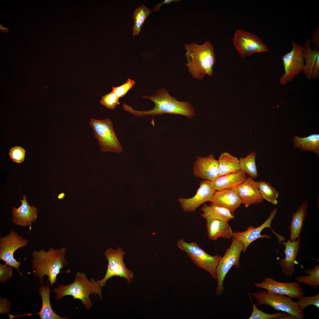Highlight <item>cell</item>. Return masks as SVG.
Wrapping results in <instances>:
<instances>
[{
	"mask_svg": "<svg viewBox=\"0 0 319 319\" xmlns=\"http://www.w3.org/2000/svg\"><path fill=\"white\" fill-rule=\"evenodd\" d=\"M142 97L154 102V106L153 109L147 110H136L125 103L122 105L123 109L137 117L152 116L153 119L152 124L153 126L155 125L154 117L157 115L164 114L180 115L189 118H192L195 115L194 108L189 101L178 100L171 95L166 89H160L152 95L142 96Z\"/></svg>",
	"mask_w": 319,
	"mask_h": 319,
	"instance_id": "1",
	"label": "cell"
},
{
	"mask_svg": "<svg viewBox=\"0 0 319 319\" xmlns=\"http://www.w3.org/2000/svg\"><path fill=\"white\" fill-rule=\"evenodd\" d=\"M66 248L62 247L59 249L50 247L46 251L43 249L34 250L32 254V267L34 276L40 279L43 283L45 275L48 276L50 287L56 283L57 276L64 267L68 264L65 258Z\"/></svg>",
	"mask_w": 319,
	"mask_h": 319,
	"instance_id": "2",
	"label": "cell"
},
{
	"mask_svg": "<svg viewBox=\"0 0 319 319\" xmlns=\"http://www.w3.org/2000/svg\"><path fill=\"white\" fill-rule=\"evenodd\" d=\"M186 64L189 73L195 79H202L207 75H213V68L216 63L214 47L210 42L200 45L193 42L185 44Z\"/></svg>",
	"mask_w": 319,
	"mask_h": 319,
	"instance_id": "3",
	"label": "cell"
},
{
	"mask_svg": "<svg viewBox=\"0 0 319 319\" xmlns=\"http://www.w3.org/2000/svg\"><path fill=\"white\" fill-rule=\"evenodd\" d=\"M102 288L94 279L92 278L89 280L85 273L78 271L72 283L64 285L58 284V287H54L53 290L56 294V299L61 300L64 296H71L74 299L80 300L85 308L89 310L93 305L90 295L94 294L96 297L97 294L101 299Z\"/></svg>",
	"mask_w": 319,
	"mask_h": 319,
	"instance_id": "4",
	"label": "cell"
},
{
	"mask_svg": "<svg viewBox=\"0 0 319 319\" xmlns=\"http://www.w3.org/2000/svg\"><path fill=\"white\" fill-rule=\"evenodd\" d=\"M176 245L178 248L185 253L197 267L206 270L213 278L217 279V269L221 256L211 255L196 242H188L183 239L178 240Z\"/></svg>",
	"mask_w": 319,
	"mask_h": 319,
	"instance_id": "5",
	"label": "cell"
},
{
	"mask_svg": "<svg viewBox=\"0 0 319 319\" xmlns=\"http://www.w3.org/2000/svg\"><path fill=\"white\" fill-rule=\"evenodd\" d=\"M257 301L256 305H268L277 311H280L290 314L296 319H303L304 311L299 307L296 302L285 295L268 292L260 291L251 294Z\"/></svg>",
	"mask_w": 319,
	"mask_h": 319,
	"instance_id": "6",
	"label": "cell"
},
{
	"mask_svg": "<svg viewBox=\"0 0 319 319\" xmlns=\"http://www.w3.org/2000/svg\"><path fill=\"white\" fill-rule=\"evenodd\" d=\"M90 125L101 151L118 153L122 152V146L117 137L110 119L100 120L91 118Z\"/></svg>",
	"mask_w": 319,
	"mask_h": 319,
	"instance_id": "7",
	"label": "cell"
},
{
	"mask_svg": "<svg viewBox=\"0 0 319 319\" xmlns=\"http://www.w3.org/2000/svg\"><path fill=\"white\" fill-rule=\"evenodd\" d=\"M243 245L240 241L232 238L231 245L222 257L217 269V284L216 294L220 296L224 289L223 282L225 276L231 268L234 266L238 269L240 267L239 260L242 251Z\"/></svg>",
	"mask_w": 319,
	"mask_h": 319,
	"instance_id": "8",
	"label": "cell"
},
{
	"mask_svg": "<svg viewBox=\"0 0 319 319\" xmlns=\"http://www.w3.org/2000/svg\"><path fill=\"white\" fill-rule=\"evenodd\" d=\"M125 254L120 247L116 250L109 248L105 251V256L108 261L106 273L103 279L97 280L102 287L106 285L108 279L115 276L124 278L129 283L132 282L134 272L128 269L124 264L123 257Z\"/></svg>",
	"mask_w": 319,
	"mask_h": 319,
	"instance_id": "9",
	"label": "cell"
},
{
	"mask_svg": "<svg viewBox=\"0 0 319 319\" xmlns=\"http://www.w3.org/2000/svg\"><path fill=\"white\" fill-rule=\"evenodd\" d=\"M232 40L234 46L242 58L269 51L268 48L258 36L242 29L236 30Z\"/></svg>",
	"mask_w": 319,
	"mask_h": 319,
	"instance_id": "10",
	"label": "cell"
},
{
	"mask_svg": "<svg viewBox=\"0 0 319 319\" xmlns=\"http://www.w3.org/2000/svg\"><path fill=\"white\" fill-rule=\"evenodd\" d=\"M292 48L282 58L284 74L279 79V83L285 85L302 72L304 65L303 46L292 43Z\"/></svg>",
	"mask_w": 319,
	"mask_h": 319,
	"instance_id": "11",
	"label": "cell"
},
{
	"mask_svg": "<svg viewBox=\"0 0 319 319\" xmlns=\"http://www.w3.org/2000/svg\"><path fill=\"white\" fill-rule=\"evenodd\" d=\"M28 241L14 230L6 236L0 238V259L17 269L19 273V267L21 265L14 257V252L19 248L25 247Z\"/></svg>",
	"mask_w": 319,
	"mask_h": 319,
	"instance_id": "12",
	"label": "cell"
},
{
	"mask_svg": "<svg viewBox=\"0 0 319 319\" xmlns=\"http://www.w3.org/2000/svg\"><path fill=\"white\" fill-rule=\"evenodd\" d=\"M216 191L212 182L203 180L195 196L188 198H180L178 201L183 211L193 212L206 202H210Z\"/></svg>",
	"mask_w": 319,
	"mask_h": 319,
	"instance_id": "13",
	"label": "cell"
},
{
	"mask_svg": "<svg viewBox=\"0 0 319 319\" xmlns=\"http://www.w3.org/2000/svg\"><path fill=\"white\" fill-rule=\"evenodd\" d=\"M256 287L266 289L273 293L284 295L291 298L299 299L304 295L303 289L297 282H281L271 278H265L260 282L253 283Z\"/></svg>",
	"mask_w": 319,
	"mask_h": 319,
	"instance_id": "14",
	"label": "cell"
},
{
	"mask_svg": "<svg viewBox=\"0 0 319 319\" xmlns=\"http://www.w3.org/2000/svg\"><path fill=\"white\" fill-rule=\"evenodd\" d=\"M277 212V209L276 208L274 209L267 220L258 227L255 228L250 225L244 232H233L232 238L238 240L242 242L243 245V252H245L249 245L255 240L262 238L268 239L271 238L269 235H261V233L262 231L266 228H271V222Z\"/></svg>",
	"mask_w": 319,
	"mask_h": 319,
	"instance_id": "15",
	"label": "cell"
},
{
	"mask_svg": "<svg viewBox=\"0 0 319 319\" xmlns=\"http://www.w3.org/2000/svg\"><path fill=\"white\" fill-rule=\"evenodd\" d=\"M194 176L212 182L219 176L217 160L211 154L206 157H196L193 168Z\"/></svg>",
	"mask_w": 319,
	"mask_h": 319,
	"instance_id": "16",
	"label": "cell"
},
{
	"mask_svg": "<svg viewBox=\"0 0 319 319\" xmlns=\"http://www.w3.org/2000/svg\"><path fill=\"white\" fill-rule=\"evenodd\" d=\"M234 191L246 207L252 204L261 203L264 200L259 190L258 181L249 176Z\"/></svg>",
	"mask_w": 319,
	"mask_h": 319,
	"instance_id": "17",
	"label": "cell"
},
{
	"mask_svg": "<svg viewBox=\"0 0 319 319\" xmlns=\"http://www.w3.org/2000/svg\"><path fill=\"white\" fill-rule=\"evenodd\" d=\"M310 40L307 39L303 46L304 65L302 72L308 80L319 77V50L315 46L312 48Z\"/></svg>",
	"mask_w": 319,
	"mask_h": 319,
	"instance_id": "18",
	"label": "cell"
},
{
	"mask_svg": "<svg viewBox=\"0 0 319 319\" xmlns=\"http://www.w3.org/2000/svg\"><path fill=\"white\" fill-rule=\"evenodd\" d=\"M23 200H20L21 205L18 208L13 207L12 213V222L15 224L21 227L29 226L31 230L32 223L38 217V210L34 206H30L28 203L25 195H22Z\"/></svg>",
	"mask_w": 319,
	"mask_h": 319,
	"instance_id": "19",
	"label": "cell"
},
{
	"mask_svg": "<svg viewBox=\"0 0 319 319\" xmlns=\"http://www.w3.org/2000/svg\"><path fill=\"white\" fill-rule=\"evenodd\" d=\"M283 244L285 247L284 253V258L280 259L279 264L283 273L286 276H291L295 271L296 261L300 249V237L294 241L289 239Z\"/></svg>",
	"mask_w": 319,
	"mask_h": 319,
	"instance_id": "20",
	"label": "cell"
},
{
	"mask_svg": "<svg viewBox=\"0 0 319 319\" xmlns=\"http://www.w3.org/2000/svg\"><path fill=\"white\" fill-rule=\"evenodd\" d=\"M210 202V205L228 209L233 215L236 210L242 204L241 200L236 193L234 189L216 191Z\"/></svg>",
	"mask_w": 319,
	"mask_h": 319,
	"instance_id": "21",
	"label": "cell"
},
{
	"mask_svg": "<svg viewBox=\"0 0 319 319\" xmlns=\"http://www.w3.org/2000/svg\"><path fill=\"white\" fill-rule=\"evenodd\" d=\"M207 234L209 239L215 240L219 237L230 239L233 233L228 222L211 218L205 219Z\"/></svg>",
	"mask_w": 319,
	"mask_h": 319,
	"instance_id": "22",
	"label": "cell"
},
{
	"mask_svg": "<svg viewBox=\"0 0 319 319\" xmlns=\"http://www.w3.org/2000/svg\"><path fill=\"white\" fill-rule=\"evenodd\" d=\"M246 175L242 170L218 176L212 182L216 191L235 189L246 179Z\"/></svg>",
	"mask_w": 319,
	"mask_h": 319,
	"instance_id": "23",
	"label": "cell"
},
{
	"mask_svg": "<svg viewBox=\"0 0 319 319\" xmlns=\"http://www.w3.org/2000/svg\"><path fill=\"white\" fill-rule=\"evenodd\" d=\"M308 205V200H305L292 214L289 227L290 232L289 239L292 241H295L300 237L304 225L303 222L307 217Z\"/></svg>",
	"mask_w": 319,
	"mask_h": 319,
	"instance_id": "24",
	"label": "cell"
},
{
	"mask_svg": "<svg viewBox=\"0 0 319 319\" xmlns=\"http://www.w3.org/2000/svg\"><path fill=\"white\" fill-rule=\"evenodd\" d=\"M50 287L48 284L40 286L39 293L42 299V307L40 311L35 314L38 315L41 319H67L66 316L60 317L52 309L50 300Z\"/></svg>",
	"mask_w": 319,
	"mask_h": 319,
	"instance_id": "25",
	"label": "cell"
},
{
	"mask_svg": "<svg viewBox=\"0 0 319 319\" xmlns=\"http://www.w3.org/2000/svg\"><path fill=\"white\" fill-rule=\"evenodd\" d=\"M217 160L219 176L237 172L241 170L239 159L228 152L221 153Z\"/></svg>",
	"mask_w": 319,
	"mask_h": 319,
	"instance_id": "26",
	"label": "cell"
},
{
	"mask_svg": "<svg viewBox=\"0 0 319 319\" xmlns=\"http://www.w3.org/2000/svg\"><path fill=\"white\" fill-rule=\"evenodd\" d=\"M201 209L203 212L201 217L205 219H214L228 222L235 218L229 210L222 207L204 204Z\"/></svg>",
	"mask_w": 319,
	"mask_h": 319,
	"instance_id": "27",
	"label": "cell"
},
{
	"mask_svg": "<svg viewBox=\"0 0 319 319\" xmlns=\"http://www.w3.org/2000/svg\"><path fill=\"white\" fill-rule=\"evenodd\" d=\"M294 147L305 152H312L319 156V134H313L301 138L297 136L293 137Z\"/></svg>",
	"mask_w": 319,
	"mask_h": 319,
	"instance_id": "28",
	"label": "cell"
},
{
	"mask_svg": "<svg viewBox=\"0 0 319 319\" xmlns=\"http://www.w3.org/2000/svg\"><path fill=\"white\" fill-rule=\"evenodd\" d=\"M256 155L255 152L252 151L246 157L239 159L241 170L253 179L259 175L255 162Z\"/></svg>",
	"mask_w": 319,
	"mask_h": 319,
	"instance_id": "29",
	"label": "cell"
},
{
	"mask_svg": "<svg viewBox=\"0 0 319 319\" xmlns=\"http://www.w3.org/2000/svg\"><path fill=\"white\" fill-rule=\"evenodd\" d=\"M152 11L144 5L139 6L134 11L133 16L134 25L132 35L134 36L140 33L143 23Z\"/></svg>",
	"mask_w": 319,
	"mask_h": 319,
	"instance_id": "30",
	"label": "cell"
},
{
	"mask_svg": "<svg viewBox=\"0 0 319 319\" xmlns=\"http://www.w3.org/2000/svg\"><path fill=\"white\" fill-rule=\"evenodd\" d=\"M305 273L309 275L296 277L295 280L298 283H302L317 289L319 285V265L315 266L312 269L304 270Z\"/></svg>",
	"mask_w": 319,
	"mask_h": 319,
	"instance_id": "31",
	"label": "cell"
},
{
	"mask_svg": "<svg viewBox=\"0 0 319 319\" xmlns=\"http://www.w3.org/2000/svg\"><path fill=\"white\" fill-rule=\"evenodd\" d=\"M258 186L261 197L263 200L272 204L278 203L279 192L268 182L263 180L258 181Z\"/></svg>",
	"mask_w": 319,
	"mask_h": 319,
	"instance_id": "32",
	"label": "cell"
},
{
	"mask_svg": "<svg viewBox=\"0 0 319 319\" xmlns=\"http://www.w3.org/2000/svg\"><path fill=\"white\" fill-rule=\"evenodd\" d=\"M248 295L251 300L253 305V311L252 314L248 319H278L287 314V313L282 312L276 313L268 314L258 310L257 306L254 304L250 293Z\"/></svg>",
	"mask_w": 319,
	"mask_h": 319,
	"instance_id": "33",
	"label": "cell"
},
{
	"mask_svg": "<svg viewBox=\"0 0 319 319\" xmlns=\"http://www.w3.org/2000/svg\"><path fill=\"white\" fill-rule=\"evenodd\" d=\"M119 98L113 91L102 96L100 103L106 108L114 110L116 106L120 104Z\"/></svg>",
	"mask_w": 319,
	"mask_h": 319,
	"instance_id": "34",
	"label": "cell"
},
{
	"mask_svg": "<svg viewBox=\"0 0 319 319\" xmlns=\"http://www.w3.org/2000/svg\"><path fill=\"white\" fill-rule=\"evenodd\" d=\"M296 302L300 308L303 311L306 307L310 305H313L319 308V294L309 297L303 295L298 299Z\"/></svg>",
	"mask_w": 319,
	"mask_h": 319,
	"instance_id": "35",
	"label": "cell"
},
{
	"mask_svg": "<svg viewBox=\"0 0 319 319\" xmlns=\"http://www.w3.org/2000/svg\"><path fill=\"white\" fill-rule=\"evenodd\" d=\"M135 84L133 80L128 79L127 81L121 85L117 87H113L112 91L119 98L124 97L128 91L132 88Z\"/></svg>",
	"mask_w": 319,
	"mask_h": 319,
	"instance_id": "36",
	"label": "cell"
},
{
	"mask_svg": "<svg viewBox=\"0 0 319 319\" xmlns=\"http://www.w3.org/2000/svg\"><path fill=\"white\" fill-rule=\"evenodd\" d=\"M25 152V150L21 147L16 146L10 149L9 155L12 161L21 163L24 160Z\"/></svg>",
	"mask_w": 319,
	"mask_h": 319,
	"instance_id": "37",
	"label": "cell"
},
{
	"mask_svg": "<svg viewBox=\"0 0 319 319\" xmlns=\"http://www.w3.org/2000/svg\"><path fill=\"white\" fill-rule=\"evenodd\" d=\"M13 267L6 263L0 264V281L1 282H7L12 276Z\"/></svg>",
	"mask_w": 319,
	"mask_h": 319,
	"instance_id": "38",
	"label": "cell"
},
{
	"mask_svg": "<svg viewBox=\"0 0 319 319\" xmlns=\"http://www.w3.org/2000/svg\"><path fill=\"white\" fill-rule=\"evenodd\" d=\"M319 27H315L314 29L311 41L313 44L319 48Z\"/></svg>",
	"mask_w": 319,
	"mask_h": 319,
	"instance_id": "39",
	"label": "cell"
},
{
	"mask_svg": "<svg viewBox=\"0 0 319 319\" xmlns=\"http://www.w3.org/2000/svg\"><path fill=\"white\" fill-rule=\"evenodd\" d=\"M180 1V0H165L161 3L157 4L153 7L152 11L154 12L159 11L160 9L161 6L164 4H168L172 2H177Z\"/></svg>",
	"mask_w": 319,
	"mask_h": 319,
	"instance_id": "40",
	"label": "cell"
},
{
	"mask_svg": "<svg viewBox=\"0 0 319 319\" xmlns=\"http://www.w3.org/2000/svg\"><path fill=\"white\" fill-rule=\"evenodd\" d=\"M278 319H296L292 315L287 314L279 318Z\"/></svg>",
	"mask_w": 319,
	"mask_h": 319,
	"instance_id": "41",
	"label": "cell"
},
{
	"mask_svg": "<svg viewBox=\"0 0 319 319\" xmlns=\"http://www.w3.org/2000/svg\"><path fill=\"white\" fill-rule=\"evenodd\" d=\"M0 25V29L1 32L4 33H6L8 32L9 29L7 28L3 27L1 24Z\"/></svg>",
	"mask_w": 319,
	"mask_h": 319,
	"instance_id": "42",
	"label": "cell"
},
{
	"mask_svg": "<svg viewBox=\"0 0 319 319\" xmlns=\"http://www.w3.org/2000/svg\"><path fill=\"white\" fill-rule=\"evenodd\" d=\"M66 196L65 193L64 192L61 193H60L58 196V198L59 200H61L64 199Z\"/></svg>",
	"mask_w": 319,
	"mask_h": 319,
	"instance_id": "43",
	"label": "cell"
}]
</instances>
